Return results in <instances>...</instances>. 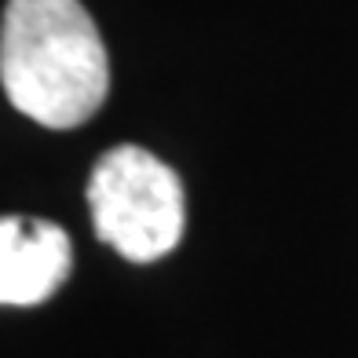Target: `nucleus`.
<instances>
[{
    "mask_svg": "<svg viewBox=\"0 0 358 358\" xmlns=\"http://www.w3.org/2000/svg\"><path fill=\"white\" fill-rule=\"evenodd\" d=\"M70 274V238L48 220L0 216V303H44Z\"/></svg>",
    "mask_w": 358,
    "mask_h": 358,
    "instance_id": "3",
    "label": "nucleus"
},
{
    "mask_svg": "<svg viewBox=\"0 0 358 358\" xmlns=\"http://www.w3.org/2000/svg\"><path fill=\"white\" fill-rule=\"evenodd\" d=\"M92 223L110 249L132 264H154L183 238V183L139 146H113L88 179Z\"/></svg>",
    "mask_w": 358,
    "mask_h": 358,
    "instance_id": "2",
    "label": "nucleus"
},
{
    "mask_svg": "<svg viewBox=\"0 0 358 358\" xmlns=\"http://www.w3.org/2000/svg\"><path fill=\"white\" fill-rule=\"evenodd\" d=\"M0 88L15 110L44 128H77L103 106L110 62L80 0H8Z\"/></svg>",
    "mask_w": 358,
    "mask_h": 358,
    "instance_id": "1",
    "label": "nucleus"
}]
</instances>
